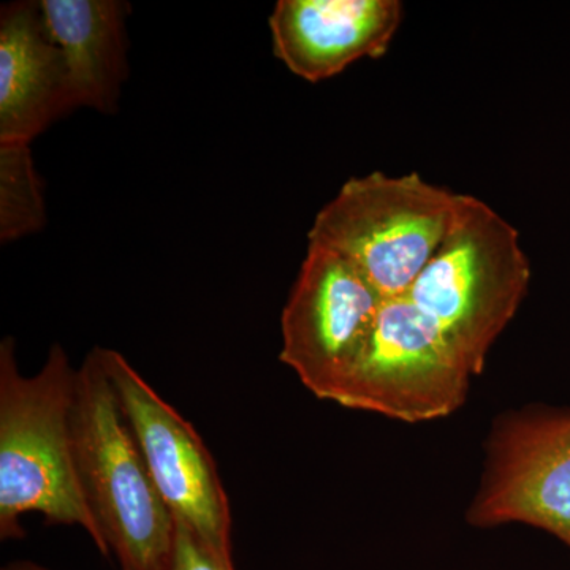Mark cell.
Listing matches in <instances>:
<instances>
[{
  "label": "cell",
  "instance_id": "obj_3",
  "mask_svg": "<svg viewBox=\"0 0 570 570\" xmlns=\"http://www.w3.org/2000/svg\"><path fill=\"white\" fill-rule=\"evenodd\" d=\"M73 438L82 493L121 570H167L175 517L142 459L99 347L77 370Z\"/></svg>",
  "mask_w": 570,
  "mask_h": 570
},
{
  "label": "cell",
  "instance_id": "obj_2",
  "mask_svg": "<svg viewBox=\"0 0 570 570\" xmlns=\"http://www.w3.org/2000/svg\"><path fill=\"white\" fill-rule=\"evenodd\" d=\"M531 265L519 232L493 208L461 195L444 242L406 295L472 376L530 291Z\"/></svg>",
  "mask_w": 570,
  "mask_h": 570
},
{
  "label": "cell",
  "instance_id": "obj_9",
  "mask_svg": "<svg viewBox=\"0 0 570 570\" xmlns=\"http://www.w3.org/2000/svg\"><path fill=\"white\" fill-rule=\"evenodd\" d=\"M403 21L400 0H279L269 18L276 58L296 77L328 80L387 52Z\"/></svg>",
  "mask_w": 570,
  "mask_h": 570
},
{
  "label": "cell",
  "instance_id": "obj_13",
  "mask_svg": "<svg viewBox=\"0 0 570 570\" xmlns=\"http://www.w3.org/2000/svg\"><path fill=\"white\" fill-rule=\"evenodd\" d=\"M167 570H235V566L217 558L186 523L175 519L174 549Z\"/></svg>",
  "mask_w": 570,
  "mask_h": 570
},
{
  "label": "cell",
  "instance_id": "obj_6",
  "mask_svg": "<svg viewBox=\"0 0 570 570\" xmlns=\"http://www.w3.org/2000/svg\"><path fill=\"white\" fill-rule=\"evenodd\" d=\"M382 303L346 258L309 245L283 311L281 362L318 400L337 403L373 337Z\"/></svg>",
  "mask_w": 570,
  "mask_h": 570
},
{
  "label": "cell",
  "instance_id": "obj_4",
  "mask_svg": "<svg viewBox=\"0 0 570 570\" xmlns=\"http://www.w3.org/2000/svg\"><path fill=\"white\" fill-rule=\"evenodd\" d=\"M460 194L419 174L348 179L318 212L309 245L354 265L384 299L406 295L444 242Z\"/></svg>",
  "mask_w": 570,
  "mask_h": 570
},
{
  "label": "cell",
  "instance_id": "obj_14",
  "mask_svg": "<svg viewBox=\"0 0 570 570\" xmlns=\"http://www.w3.org/2000/svg\"><path fill=\"white\" fill-rule=\"evenodd\" d=\"M3 570H50L40 568V566L32 564V562H17V564L7 566Z\"/></svg>",
  "mask_w": 570,
  "mask_h": 570
},
{
  "label": "cell",
  "instance_id": "obj_7",
  "mask_svg": "<svg viewBox=\"0 0 570 570\" xmlns=\"http://www.w3.org/2000/svg\"><path fill=\"white\" fill-rule=\"evenodd\" d=\"M474 379L407 296L384 299L376 328L337 404L406 423L456 411Z\"/></svg>",
  "mask_w": 570,
  "mask_h": 570
},
{
  "label": "cell",
  "instance_id": "obj_12",
  "mask_svg": "<svg viewBox=\"0 0 570 570\" xmlns=\"http://www.w3.org/2000/svg\"><path fill=\"white\" fill-rule=\"evenodd\" d=\"M45 198L31 145L0 142V239L14 242L43 227Z\"/></svg>",
  "mask_w": 570,
  "mask_h": 570
},
{
  "label": "cell",
  "instance_id": "obj_1",
  "mask_svg": "<svg viewBox=\"0 0 570 570\" xmlns=\"http://www.w3.org/2000/svg\"><path fill=\"white\" fill-rule=\"evenodd\" d=\"M77 370L59 344L39 373L24 376L14 343L0 344V539L24 538L29 512L48 524L81 527L111 560L78 474L73 438Z\"/></svg>",
  "mask_w": 570,
  "mask_h": 570
},
{
  "label": "cell",
  "instance_id": "obj_10",
  "mask_svg": "<svg viewBox=\"0 0 570 570\" xmlns=\"http://www.w3.org/2000/svg\"><path fill=\"white\" fill-rule=\"evenodd\" d=\"M61 48L45 28L39 2L0 13V142H28L73 110Z\"/></svg>",
  "mask_w": 570,
  "mask_h": 570
},
{
  "label": "cell",
  "instance_id": "obj_11",
  "mask_svg": "<svg viewBox=\"0 0 570 570\" xmlns=\"http://www.w3.org/2000/svg\"><path fill=\"white\" fill-rule=\"evenodd\" d=\"M51 40L61 48L73 107L112 112L127 77L126 18L121 0H41Z\"/></svg>",
  "mask_w": 570,
  "mask_h": 570
},
{
  "label": "cell",
  "instance_id": "obj_5",
  "mask_svg": "<svg viewBox=\"0 0 570 570\" xmlns=\"http://www.w3.org/2000/svg\"><path fill=\"white\" fill-rule=\"evenodd\" d=\"M466 521L479 530L528 524L570 551V407L530 404L493 420Z\"/></svg>",
  "mask_w": 570,
  "mask_h": 570
},
{
  "label": "cell",
  "instance_id": "obj_8",
  "mask_svg": "<svg viewBox=\"0 0 570 570\" xmlns=\"http://www.w3.org/2000/svg\"><path fill=\"white\" fill-rule=\"evenodd\" d=\"M99 354L165 504L217 558L234 564L230 502L204 439L126 356L102 347Z\"/></svg>",
  "mask_w": 570,
  "mask_h": 570
}]
</instances>
